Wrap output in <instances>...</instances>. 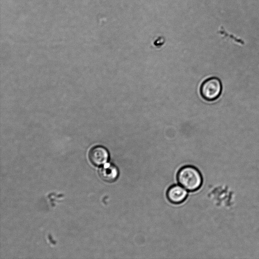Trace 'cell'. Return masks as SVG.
Segmentation results:
<instances>
[{
  "mask_svg": "<svg viewBox=\"0 0 259 259\" xmlns=\"http://www.w3.org/2000/svg\"><path fill=\"white\" fill-rule=\"evenodd\" d=\"M222 84L217 77H211L201 83L200 94L203 99L207 101H213L217 99L221 94Z\"/></svg>",
  "mask_w": 259,
  "mask_h": 259,
  "instance_id": "cell-2",
  "label": "cell"
},
{
  "mask_svg": "<svg viewBox=\"0 0 259 259\" xmlns=\"http://www.w3.org/2000/svg\"><path fill=\"white\" fill-rule=\"evenodd\" d=\"M99 175L103 181L112 183L117 179L119 171L117 168L114 165L107 163L99 169Z\"/></svg>",
  "mask_w": 259,
  "mask_h": 259,
  "instance_id": "cell-5",
  "label": "cell"
},
{
  "mask_svg": "<svg viewBox=\"0 0 259 259\" xmlns=\"http://www.w3.org/2000/svg\"><path fill=\"white\" fill-rule=\"evenodd\" d=\"M109 153L103 146H96L92 147L89 152V158L91 162L95 166L105 164L109 159Z\"/></svg>",
  "mask_w": 259,
  "mask_h": 259,
  "instance_id": "cell-3",
  "label": "cell"
},
{
  "mask_svg": "<svg viewBox=\"0 0 259 259\" xmlns=\"http://www.w3.org/2000/svg\"><path fill=\"white\" fill-rule=\"evenodd\" d=\"M179 183L186 190L193 192L199 189L202 184V177L195 167L187 165L182 167L177 174Z\"/></svg>",
  "mask_w": 259,
  "mask_h": 259,
  "instance_id": "cell-1",
  "label": "cell"
},
{
  "mask_svg": "<svg viewBox=\"0 0 259 259\" xmlns=\"http://www.w3.org/2000/svg\"><path fill=\"white\" fill-rule=\"evenodd\" d=\"M187 195V190L178 185L170 187L166 193L168 200L174 204L181 203L186 199Z\"/></svg>",
  "mask_w": 259,
  "mask_h": 259,
  "instance_id": "cell-4",
  "label": "cell"
}]
</instances>
